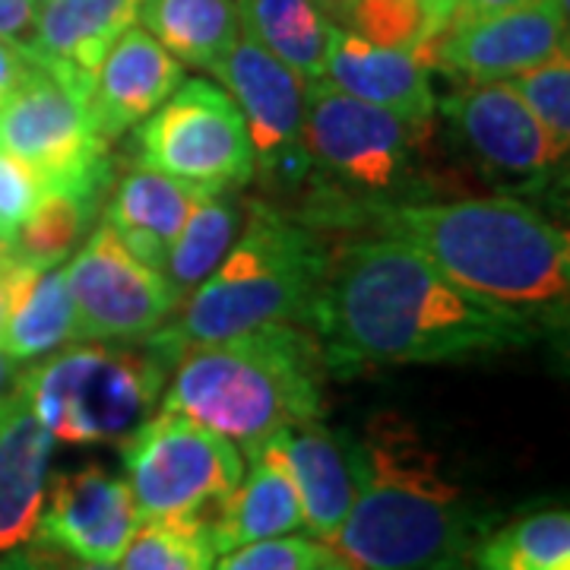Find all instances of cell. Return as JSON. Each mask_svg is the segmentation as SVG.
<instances>
[{
	"instance_id": "35",
	"label": "cell",
	"mask_w": 570,
	"mask_h": 570,
	"mask_svg": "<svg viewBox=\"0 0 570 570\" xmlns=\"http://www.w3.org/2000/svg\"><path fill=\"white\" fill-rule=\"evenodd\" d=\"M36 273H39V269L29 266L26 261H20L17 250H13L7 261H0V333H3V326L10 321V311L17 305L20 292Z\"/></svg>"
},
{
	"instance_id": "13",
	"label": "cell",
	"mask_w": 570,
	"mask_h": 570,
	"mask_svg": "<svg viewBox=\"0 0 570 570\" xmlns=\"http://www.w3.org/2000/svg\"><path fill=\"white\" fill-rule=\"evenodd\" d=\"M568 48V7L527 0L501 13L444 29L425 48V61L466 82L510 80Z\"/></svg>"
},
{
	"instance_id": "25",
	"label": "cell",
	"mask_w": 570,
	"mask_h": 570,
	"mask_svg": "<svg viewBox=\"0 0 570 570\" xmlns=\"http://www.w3.org/2000/svg\"><path fill=\"white\" fill-rule=\"evenodd\" d=\"M70 343H77V314L67 292L63 266L39 269L10 311V321L0 333V348L26 365Z\"/></svg>"
},
{
	"instance_id": "24",
	"label": "cell",
	"mask_w": 570,
	"mask_h": 570,
	"mask_svg": "<svg viewBox=\"0 0 570 570\" xmlns=\"http://www.w3.org/2000/svg\"><path fill=\"white\" fill-rule=\"evenodd\" d=\"M137 20L175 61L213 70L242 36L235 0H140Z\"/></svg>"
},
{
	"instance_id": "18",
	"label": "cell",
	"mask_w": 570,
	"mask_h": 570,
	"mask_svg": "<svg viewBox=\"0 0 570 570\" xmlns=\"http://www.w3.org/2000/svg\"><path fill=\"white\" fill-rule=\"evenodd\" d=\"M321 82L415 121H428L438 111L431 63L422 51L377 45L340 26H333Z\"/></svg>"
},
{
	"instance_id": "23",
	"label": "cell",
	"mask_w": 570,
	"mask_h": 570,
	"mask_svg": "<svg viewBox=\"0 0 570 570\" xmlns=\"http://www.w3.org/2000/svg\"><path fill=\"white\" fill-rule=\"evenodd\" d=\"M242 32L288 63L305 82L324 80L333 26L321 0H235Z\"/></svg>"
},
{
	"instance_id": "7",
	"label": "cell",
	"mask_w": 570,
	"mask_h": 570,
	"mask_svg": "<svg viewBox=\"0 0 570 570\" xmlns=\"http://www.w3.org/2000/svg\"><path fill=\"white\" fill-rule=\"evenodd\" d=\"M168 367L149 348L105 343L22 367L20 393L61 444H121L153 415Z\"/></svg>"
},
{
	"instance_id": "45",
	"label": "cell",
	"mask_w": 570,
	"mask_h": 570,
	"mask_svg": "<svg viewBox=\"0 0 570 570\" xmlns=\"http://www.w3.org/2000/svg\"><path fill=\"white\" fill-rule=\"evenodd\" d=\"M36 3H39V7H41V3H45V0H36Z\"/></svg>"
},
{
	"instance_id": "32",
	"label": "cell",
	"mask_w": 570,
	"mask_h": 570,
	"mask_svg": "<svg viewBox=\"0 0 570 570\" xmlns=\"http://www.w3.org/2000/svg\"><path fill=\"white\" fill-rule=\"evenodd\" d=\"M330 549L317 539L302 535H276L264 542H247L238 549L219 554L213 570H314Z\"/></svg>"
},
{
	"instance_id": "2",
	"label": "cell",
	"mask_w": 570,
	"mask_h": 570,
	"mask_svg": "<svg viewBox=\"0 0 570 570\" xmlns=\"http://www.w3.org/2000/svg\"><path fill=\"white\" fill-rule=\"evenodd\" d=\"M387 238L422 250L475 298L535 324L564 321L570 238L546 213L517 197L412 200L365 213Z\"/></svg>"
},
{
	"instance_id": "15",
	"label": "cell",
	"mask_w": 570,
	"mask_h": 570,
	"mask_svg": "<svg viewBox=\"0 0 570 570\" xmlns=\"http://www.w3.org/2000/svg\"><path fill=\"white\" fill-rule=\"evenodd\" d=\"M444 115L469 153L501 178L542 181L568 156L508 80L466 82L444 102Z\"/></svg>"
},
{
	"instance_id": "36",
	"label": "cell",
	"mask_w": 570,
	"mask_h": 570,
	"mask_svg": "<svg viewBox=\"0 0 570 570\" xmlns=\"http://www.w3.org/2000/svg\"><path fill=\"white\" fill-rule=\"evenodd\" d=\"M29 561L36 570H118L115 564H96V561H82L73 558L61 549H51V546H39V542H29Z\"/></svg>"
},
{
	"instance_id": "17",
	"label": "cell",
	"mask_w": 570,
	"mask_h": 570,
	"mask_svg": "<svg viewBox=\"0 0 570 570\" xmlns=\"http://www.w3.org/2000/svg\"><path fill=\"white\" fill-rule=\"evenodd\" d=\"M137 13L140 0H45L26 55L89 105L99 63Z\"/></svg>"
},
{
	"instance_id": "4",
	"label": "cell",
	"mask_w": 570,
	"mask_h": 570,
	"mask_svg": "<svg viewBox=\"0 0 570 570\" xmlns=\"http://www.w3.org/2000/svg\"><path fill=\"white\" fill-rule=\"evenodd\" d=\"M163 409L228 438L247 456L288 425L321 419L324 355L298 324H266L184 352Z\"/></svg>"
},
{
	"instance_id": "27",
	"label": "cell",
	"mask_w": 570,
	"mask_h": 570,
	"mask_svg": "<svg viewBox=\"0 0 570 570\" xmlns=\"http://www.w3.org/2000/svg\"><path fill=\"white\" fill-rule=\"evenodd\" d=\"M479 570H570V517L564 508L535 510L472 549Z\"/></svg>"
},
{
	"instance_id": "29",
	"label": "cell",
	"mask_w": 570,
	"mask_h": 570,
	"mask_svg": "<svg viewBox=\"0 0 570 570\" xmlns=\"http://www.w3.org/2000/svg\"><path fill=\"white\" fill-rule=\"evenodd\" d=\"M216 549L204 530V520L171 517V520H140L127 549L118 558V570H213Z\"/></svg>"
},
{
	"instance_id": "43",
	"label": "cell",
	"mask_w": 570,
	"mask_h": 570,
	"mask_svg": "<svg viewBox=\"0 0 570 570\" xmlns=\"http://www.w3.org/2000/svg\"><path fill=\"white\" fill-rule=\"evenodd\" d=\"M13 254V238H0V261H7Z\"/></svg>"
},
{
	"instance_id": "19",
	"label": "cell",
	"mask_w": 570,
	"mask_h": 570,
	"mask_svg": "<svg viewBox=\"0 0 570 570\" xmlns=\"http://www.w3.org/2000/svg\"><path fill=\"white\" fill-rule=\"evenodd\" d=\"M184 82V63L175 61L142 26H130L105 55L92 80V121L105 140H121L140 127Z\"/></svg>"
},
{
	"instance_id": "20",
	"label": "cell",
	"mask_w": 570,
	"mask_h": 570,
	"mask_svg": "<svg viewBox=\"0 0 570 570\" xmlns=\"http://www.w3.org/2000/svg\"><path fill=\"white\" fill-rule=\"evenodd\" d=\"M55 444L20 390L0 403V554L36 535Z\"/></svg>"
},
{
	"instance_id": "34",
	"label": "cell",
	"mask_w": 570,
	"mask_h": 570,
	"mask_svg": "<svg viewBox=\"0 0 570 570\" xmlns=\"http://www.w3.org/2000/svg\"><path fill=\"white\" fill-rule=\"evenodd\" d=\"M39 22V3L36 0H0V41L29 48Z\"/></svg>"
},
{
	"instance_id": "31",
	"label": "cell",
	"mask_w": 570,
	"mask_h": 570,
	"mask_svg": "<svg viewBox=\"0 0 570 570\" xmlns=\"http://www.w3.org/2000/svg\"><path fill=\"white\" fill-rule=\"evenodd\" d=\"M513 92L527 102L539 124L561 149L570 142V58L568 48L551 55L549 61L535 63L530 70L510 77Z\"/></svg>"
},
{
	"instance_id": "33",
	"label": "cell",
	"mask_w": 570,
	"mask_h": 570,
	"mask_svg": "<svg viewBox=\"0 0 570 570\" xmlns=\"http://www.w3.org/2000/svg\"><path fill=\"white\" fill-rule=\"evenodd\" d=\"M45 194L48 187L39 171L29 163H22L20 156L0 149V225L10 235H17V228L36 213Z\"/></svg>"
},
{
	"instance_id": "21",
	"label": "cell",
	"mask_w": 570,
	"mask_h": 570,
	"mask_svg": "<svg viewBox=\"0 0 570 570\" xmlns=\"http://www.w3.org/2000/svg\"><path fill=\"white\" fill-rule=\"evenodd\" d=\"M209 194L149 165H134L105 206V225L146 266L163 273L168 247L181 235L194 204Z\"/></svg>"
},
{
	"instance_id": "11",
	"label": "cell",
	"mask_w": 570,
	"mask_h": 570,
	"mask_svg": "<svg viewBox=\"0 0 570 570\" xmlns=\"http://www.w3.org/2000/svg\"><path fill=\"white\" fill-rule=\"evenodd\" d=\"M77 314V343H142L181 307L159 269L137 261L99 225L63 266Z\"/></svg>"
},
{
	"instance_id": "42",
	"label": "cell",
	"mask_w": 570,
	"mask_h": 570,
	"mask_svg": "<svg viewBox=\"0 0 570 570\" xmlns=\"http://www.w3.org/2000/svg\"><path fill=\"white\" fill-rule=\"evenodd\" d=\"M314 570H358V568H355L352 561H346V558H343L340 551L330 549V554H326L324 561H321V564H317Z\"/></svg>"
},
{
	"instance_id": "28",
	"label": "cell",
	"mask_w": 570,
	"mask_h": 570,
	"mask_svg": "<svg viewBox=\"0 0 570 570\" xmlns=\"http://www.w3.org/2000/svg\"><path fill=\"white\" fill-rule=\"evenodd\" d=\"M102 200L80 197V194H63V190H48L36 206V213L17 228L13 235V250L17 257L36 269H51L70 261L82 235L96 223Z\"/></svg>"
},
{
	"instance_id": "22",
	"label": "cell",
	"mask_w": 570,
	"mask_h": 570,
	"mask_svg": "<svg viewBox=\"0 0 570 570\" xmlns=\"http://www.w3.org/2000/svg\"><path fill=\"white\" fill-rule=\"evenodd\" d=\"M247 460L250 469L242 475V482L216 504L197 513L204 520V530L216 554H225L247 542L288 535L305 527L302 504L288 472L266 450L250 453Z\"/></svg>"
},
{
	"instance_id": "12",
	"label": "cell",
	"mask_w": 570,
	"mask_h": 570,
	"mask_svg": "<svg viewBox=\"0 0 570 570\" xmlns=\"http://www.w3.org/2000/svg\"><path fill=\"white\" fill-rule=\"evenodd\" d=\"M238 105L254 149V171L279 184L307 178L305 118L307 86L261 41L238 36L223 61L209 70Z\"/></svg>"
},
{
	"instance_id": "30",
	"label": "cell",
	"mask_w": 570,
	"mask_h": 570,
	"mask_svg": "<svg viewBox=\"0 0 570 570\" xmlns=\"http://www.w3.org/2000/svg\"><path fill=\"white\" fill-rule=\"evenodd\" d=\"M333 22L367 41L422 55L434 41V22L422 0H343Z\"/></svg>"
},
{
	"instance_id": "1",
	"label": "cell",
	"mask_w": 570,
	"mask_h": 570,
	"mask_svg": "<svg viewBox=\"0 0 570 570\" xmlns=\"http://www.w3.org/2000/svg\"><path fill=\"white\" fill-rule=\"evenodd\" d=\"M311 324L326 371L438 365L532 343L539 324L475 298L400 238H365L326 257Z\"/></svg>"
},
{
	"instance_id": "38",
	"label": "cell",
	"mask_w": 570,
	"mask_h": 570,
	"mask_svg": "<svg viewBox=\"0 0 570 570\" xmlns=\"http://www.w3.org/2000/svg\"><path fill=\"white\" fill-rule=\"evenodd\" d=\"M517 3H527V0H456V7H453L444 29L463 26V22L479 20V17H489V13H501V10H510Z\"/></svg>"
},
{
	"instance_id": "40",
	"label": "cell",
	"mask_w": 570,
	"mask_h": 570,
	"mask_svg": "<svg viewBox=\"0 0 570 570\" xmlns=\"http://www.w3.org/2000/svg\"><path fill=\"white\" fill-rule=\"evenodd\" d=\"M428 7V13H431V22H434V39L444 32V26H448L450 13H453V7H456V0H422Z\"/></svg>"
},
{
	"instance_id": "3",
	"label": "cell",
	"mask_w": 570,
	"mask_h": 570,
	"mask_svg": "<svg viewBox=\"0 0 570 570\" xmlns=\"http://www.w3.org/2000/svg\"><path fill=\"white\" fill-rule=\"evenodd\" d=\"M479 539L466 494L415 425L374 415L358 441V491L330 549L358 570H460Z\"/></svg>"
},
{
	"instance_id": "10",
	"label": "cell",
	"mask_w": 570,
	"mask_h": 570,
	"mask_svg": "<svg viewBox=\"0 0 570 570\" xmlns=\"http://www.w3.org/2000/svg\"><path fill=\"white\" fill-rule=\"evenodd\" d=\"M137 153L140 165L204 190H228L254 178L245 118L223 86L209 80H184L137 127Z\"/></svg>"
},
{
	"instance_id": "37",
	"label": "cell",
	"mask_w": 570,
	"mask_h": 570,
	"mask_svg": "<svg viewBox=\"0 0 570 570\" xmlns=\"http://www.w3.org/2000/svg\"><path fill=\"white\" fill-rule=\"evenodd\" d=\"M29 70H32L29 55H26L22 48H17V45L0 41V105H3V99L26 80Z\"/></svg>"
},
{
	"instance_id": "41",
	"label": "cell",
	"mask_w": 570,
	"mask_h": 570,
	"mask_svg": "<svg viewBox=\"0 0 570 570\" xmlns=\"http://www.w3.org/2000/svg\"><path fill=\"white\" fill-rule=\"evenodd\" d=\"M0 570H36V568H32L29 551H26V546H22V549L10 551V554H0Z\"/></svg>"
},
{
	"instance_id": "5",
	"label": "cell",
	"mask_w": 570,
	"mask_h": 570,
	"mask_svg": "<svg viewBox=\"0 0 570 570\" xmlns=\"http://www.w3.org/2000/svg\"><path fill=\"white\" fill-rule=\"evenodd\" d=\"M326 257L305 225L257 206L219 266L142 343L168 367L204 343L266 324H302L311 317Z\"/></svg>"
},
{
	"instance_id": "16",
	"label": "cell",
	"mask_w": 570,
	"mask_h": 570,
	"mask_svg": "<svg viewBox=\"0 0 570 570\" xmlns=\"http://www.w3.org/2000/svg\"><path fill=\"white\" fill-rule=\"evenodd\" d=\"M261 450L288 472L307 532L330 546L358 491V441L311 419L276 431Z\"/></svg>"
},
{
	"instance_id": "8",
	"label": "cell",
	"mask_w": 570,
	"mask_h": 570,
	"mask_svg": "<svg viewBox=\"0 0 570 570\" xmlns=\"http://www.w3.org/2000/svg\"><path fill=\"white\" fill-rule=\"evenodd\" d=\"M121 460L140 520L194 517L245 475V456L228 438L165 409L124 438Z\"/></svg>"
},
{
	"instance_id": "26",
	"label": "cell",
	"mask_w": 570,
	"mask_h": 570,
	"mask_svg": "<svg viewBox=\"0 0 570 570\" xmlns=\"http://www.w3.org/2000/svg\"><path fill=\"white\" fill-rule=\"evenodd\" d=\"M238 232L242 209L225 190H209L194 204L163 266V276L181 302L219 266Z\"/></svg>"
},
{
	"instance_id": "44",
	"label": "cell",
	"mask_w": 570,
	"mask_h": 570,
	"mask_svg": "<svg viewBox=\"0 0 570 570\" xmlns=\"http://www.w3.org/2000/svg\"><path fill=\"white\" fill-rule=\"evenodd\" d=\"M0 238H13V235H10V232H7V228L0 225Z\"/></svg>"
},
{
	"instance_id": "14",
	"label": "cell",
	"mask_w": 570,
	"mask_h": 570,
	"mask_svg": "<svg viewBox=\"0 0 570 570\" xmlns=\"http://www.w3.org/2000/svg\"><path fill=\"white\" fill-rule=\"evenodd\" d=\"M137 527L140 513L127 482L89 463L48 475L32 542L61 549L82 561L118 564Z\"/></svg>"
},
{
	"instance_id": "6",
	"label": "cell",
	"mask_w": 570,
	"mask_h": 570,
	"mask_svg": "<svg viewBox=\"0 0 570 570\" xmlns=\"http://www.w3.org/2000/svg\"><path fill=\"white\" fill-rule=\"evenodd\" d=\"M428 134L431 118H403L326 82H311L305 159L307 175H317L330 197L326 216H365L381 206L412 204Z\"/></svg>"
},
{
	"instance_id": "39",
	"label": "cell",
	"mask_w": 570,
	"mask_h": 570,
	"mask_svg": "<svg viewBox=\"0 0 570 570\" xmlns=\"http://www.w3.org/2000/svg\"><path fill=\"white\" fill-rule=\"evenodd\" d=\"M20 377H22V362H17L13 355H7L0 348V403L10 400L17 390H20Z\"/></svg>"
},
{
	"instance_id": "9",
	"label": "cell",
	"mask_w": 570,
	"mask_h": 570,
	"mask_svg": "<svg viewBox=\"0 0 570 570\" xmlns=\"http://www.w3.org/2000/svg\"><path fill=\"white\" fill-rule=\"evenodd\" d=\"M108 146L89 105L36 63L0 105V149L32 165L48 190L102 200L111 181Z\"/></svg>"
}]
</instances>
